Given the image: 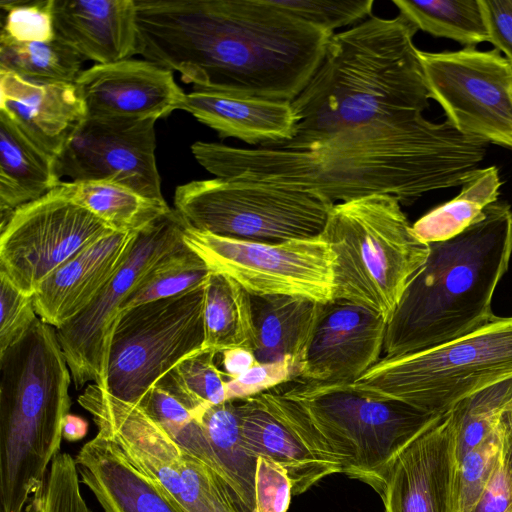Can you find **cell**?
Returning a JSON list of instances; mask_svg holds the SVG:
<instances>
[{
    "mask_svg": "<svg viewBox=\"0 0 512 512\" xmlns=\"http://www.w3.org/2000/svg\"><path fill=\"white\" fill-rule=\"evenodd\" d=\"M487 146L448 120L415 114L346 128L294 150L203 141L191 150L217 178L312 192L333 203L381 194L409 205L428 192L462 186Z\"/></svg>",
    "mask_w": 512,
    "mask_h": 512,
    "instance_id": "6da1fadb",
    "label": "cell"
},
{
    "mask_svg": "<svg viewBox=\"0 0 512 512\" xmlns=\"http://www.w3.org/2000/svg\"><path fill=\"white\" fill-rule=\"evenodd\" d=\"M138 55L193 90L292 102L320 65L329 33L271 0H135Z\"/></svg>",
    "mask_w": 512,
    "mask_h": 512,
    "instance_id": "7a4b0ae2",
    "label": "cell"
},
{
    "mask_svg": "<svg viewBox=\"0 0 512 512\" xmlns=\"http://www.w3.org/2000/svg\"><path fill=\"white\" fill-rule=\"evenodd\" d=\"M417 31L399 14L372 15L335 32L317 70L291 102L294 137L261 147L300 149L346 128L422 114L430 93L413 42Z\"/></svg>",
    "mask_w": 512,
    "mask_h": 512,
    "instance_id": "3957f363",
    "label": "cell"
},
{
    "mask_svg": "<svg viewBox=\"0 0 512 512\" xmlns=\"http://www.w3.org/2000/svg\"><path fill=\"white\" fill-rule=\"evenodd\" d=\"M428 244L425 263L387 322L384 357L441 345L495 317L493 294L512 255V210L495 202L459 235Z\"/></svg>",
    "mask_w": 512,
    "mask_h": 512,
    "instance_id": "277c9868",
    "label": "cell"
},
{
    "mask_svg": "<svg viewBox=\"0 0 512 512\" xmlns=\"http://www.w3.org/2000/svg\"><path fill=\"white\" fill-rule=\"evenodd\" d=\"M71 372L56 328L40 318L0 354V512H24L59 453Z\"/></svg>",
    "mask_w": 512,
    "mask_h": 512,
    "instance_id": "5b68a950",
    "label": "cell"
},
{
    "mask_svg": "<svg viewBox=\"0 0 512 512\" xmlns=\"http://www.w3.org/2000/svg\"><path fill=\"white\" fill-rule=\"evenodd\" d=\"M321 237L335 254L334 299L370 309L386 322L429 254V244L390 195L335 203Z\"/></svg>",
    "mask_w": 512,
    "mask_h": 512,
    "instance_id": "8992f818",
    "label": "cell"
},
{
    "mask_svg": "<svg viewBox=\"0 0 512 512\" xmlns=\"http://www.w3.org/2000/svg\"><path fill=\"white\" fill-rule=\"evenodd\" d=\"M512 378V316L428 349L383 357L352 386L442 415L462 399Z\"/></svg>",
    "mask_w": 512,
    "mask_h": 512,
    "instance_id": "52a82bcc",
    "label": "cell"
},
{
    "mask_svg": "<svg viewBox=\"0 0 512 512\" xmlns=\"http://www.w3.org/2000/svg\"><path fill=\"white\" fill-rule=\"evenodd\" d=\"M278 387L305 411L339 462L341 473L381 492L398 454L438 415L380 399L351 383L292 381Z\"/></svg>",
    "mask_w": 512,
    "mask_h": 512,
    "instance_id": "ba28073f",
    "label": "cell"
},
{
    "mask_svg": "<svg viewBox=\"0 0 512 512\" xmlns=\"http://www.w3.org/2000/svg\"><path fill=\"white\" fill-rule=\"evenodd\" d=\"M334 204L312 192L217 177L174 193V209L190 227L265 243L320 236Z\"/></svg>",
    "mask_w": 512,
    "mask_h": 512,
    "instance_id": "9c48e42d",
    "label": "cell"
},
{
    "mask_svg": "<svg viewBox=\"0 0 512 512\" xmlns=\"http://www.w3.org/2000/svg\"><path fill=\"white\" fill-rule=\"evenodd\" d=\"M205 286L118 314L109 347L107 392L136 405L162 376L202 350Z\"/></svg>",
    "mask_w": 512,
    "mask_h": 512,
    "instance_id": "30bf717a",
    "label": "cell"
},
{
    "mask_svg": "<svg viewBox=\"0 0 512 512\" xmlns=\"http://www.w3.org/2000/svg\"><path fill=\"white\" fill-rule=\"evenodd\" d=\"M183 240L211 271L228 276L249 295L334 300L336 259L321 235L265 243L223 237L187 224Z\"/></svg>",
    "mask_w": 512,
    "mask_h": 512,
    "instance_id": "8fae6325",
    "label": "cell"
},
{
    "mask_svg": "<svg viewBox=\"0 0 512 512\" xmlns=\"http://www.w3.org/2000/svg\"><path fill=\"white\" fill-rule=\"evenodd\" d=\"M78 402L91 414L98 434L113 441L184 512L227 494L235 496L218 474L189 455L137 405L122 401L93 383Z\"/></svg>",
    "mask_w": 512,
    "mask_h": 512,
    "instance_id": "7c38bea8",
    "label": "cell"
},
{
    "mask_svg": "<svg viewBox=\"0 0 512 512\" xmlns=\"http://www.w3.org/2000/svg\"><path fill=\"white\" fill-rule=\"evenodd\" d=\"M186 226L171 209L139 231L123 264L90 304L56 329L76 389L90 382L106 387L111 335L121 305L154 265L184 241Z\"/></svg>",
    "mask_w": 512,
    "mask_h": 512,
    "instance_id": "4fadbf2b",
    "label": "cell"
},
{
    "mask_svg": "<svg viewBox=\"0 0 512 512\" xmlns=\"http://www.w3.org/2000/svg\"><path fill=\"white\" fill-rule=\"evenodd\" d=\"M430 98L462 134L512 149V64L497 49L419 50Z\"/></svg>",
    "mask_w": 512,
    "mask_h": 512,
    "instance_id": "5bb4252c",
    "label": "cell"
},
{
    "mask_svg": "<svg viewBox=\"0 0 512 512\" xmlns=\"http://www.w3.org/2000/svg\"><path fill=\"white\" fill-rule=\"evenodd\" d=\"M112 232L88 210L48 193L1 223L0 274L33 295L67 260Z\"/></svg>",
    "mask_w": 512,
    "mask_h": 512,
    "instance_id": "9a60e30c",
    "label": "cell"
},
{
    "mask_svg": "<svg viewBox=\"0 0 512 512\" xmlns=\"http://www.w3.org/2000/svg\"><path fill=\"white\" fill-rule=\"evenodd\" d=\"M156 121L87 117L55 158L57 176L110 181L166 202L155 158Z\"/></svg>",
    "mask_w": 512,
    "mask_h": 512,
    "instance_id": "2e32d148",
    "label": "cell"
},
{
    "mask_svg": "<svg viewBox=\"0 0 512 512\" xmlns=\"http://www.w3.org/2000/svg\"><path fill=\"white\" fill-rule=\"evenodd\" d=\"M457 428L438 415L394 459L379 493L385 512H457Z\"/></svg>",
    "mask_w": 512,
    "mask_h": 512,
    "instance_id": "e0dca14e",
    "label": "cell"
},
{
    "mask_svg": "<svg viewBox=\"0 0 512 512\" xmlns=\"http://www.w3.org/2000/svg\"><path fill=\"white\" fill-rule=\"evenodd\" d=\"M386 325L380 315L350 301L324 303L299 380L353 383L381 359Z\"/></svg>",
    "mask_w": 512,
    "mask_h": 512,
    "instance_id": "ac0fdd59",
    "label": "cell"
},
{
    "mask_svg": "<svg viewBox=\"0 0 512 512\" xmlns=\"http://www.w3.org/2000/svg\"><path fill=\"white\" fill-rule=\"evenodd\" d=\"M75 85L88 118L158 120L180 110L186 94L171 70L146 59L95 64Z\"/></svg>",
    "mask_w": 512,
    "mask_h": 512,
    "instance_id": "d6986e66",
    "label": "cell"
},
{
    "mask_svg": "<svg viewBox=\"0 0 512 512\" xmlns=\"http://www.w3.org/2000/svg\"><path fill=\"white\" fill-rule=\"evenodd\" d=\"M0 112L54 159L87 118L75 83H37L0 70Z\"/></svg>",
    "mask_w": 512,
    "mask_h": 512,
    "instance_id": "ffe728a7",
    "label": "cell"
},
{
    "mask_svg": "<svg viewBox=\"0 0 512 512\" xmlns=\"http://www.w3.org/2000/svg\"><path fill=\"white\" fill-rule=\"evenodd\" d=\"M138 232H112L51 273L35 290L38 317L56 329L84 310L128 256Z\"/></svg>",
    "mask_w": 512,
    "mask_h": 512,
    "instance_id": "44dd1931",
    "label": "cell"
},
{
    "mask_svg": "<svg viewBox=\"0 0 512 512\" xmlns=\"http://www.w3.org/2000/svg\"><path fill=\"white\" fill-rule=\"evenodd\" d=\"M55 35L84 60L109 64L138 54L135 0H53Z\"/></svg>",
    "mask_w": 512,
    "mask_h": 512,
    "instance_id": "7402d4cb",
    "label": "cell"
},
{
    "mask_svg": "<svg viewBox=\"0 0 512 512\" xmlns=\"http://www.w3.org/2000/svg\"><path fill=\"white\" fill-rule=\"evenodd\" d=\"M75 462L80 481L93 492L104 512H184L113 441L98 433L82 446Z\"/></svg>",
    "mask_w": 512,
    "mask_h": 512,
    "instance_id": "603a6c76",
    "label": "cell"
},
{
    "mask_svg": "<svg viewBox=\"0 0 512 512\" xmlns=\"http://www.w3.org/2000/svg\"><path fill=\"white\" fill-rule=\"evenodd\" d=\"M221 138L261 146L291 140L296 118L289 101L215 91L186 93L180 106Z\"/></svg>",
    "mask_w": 512,
    "mask_h": 512,
    "instance_id": "cb8c5ba5",
    "label": "cell"
},
{
    "mask_svg": "<svg viewBox=\"0 0 512 512\" xmlns=\"http://www.w3.org/2000/svg\"><path fill=\"white\" fill-rule=\"evenodd\" d=\"M241 435L257 458L266 457L287 473L293 495H300L322 478L340 470L317 456L286 423L254 398L237 400Z\"/></svg>",
    "mask_w": 512,
    "mask_h": 512,
    "instance_id": "d4e9b609",
    "label": "cell"
},
{
    "mask_svg": "<svg viewBox=\"0 0 512 512\" xmlns=\"http://www.w3.org/2000/svg\"><path fill=\"white\" fill-rule=\"evenodd\" d=\"M258 362L292 357L301 364L324 303L286 295H250Z\"/></svg>",
    "mask_w": 512,
    "mask_h": 512,
    "instance_id": "484cf974",
    "label": "cell"
},
{
    "mask_svg": "<svg viewBox=\"0 0 512 512\" xmlns=\"http://www.w3.org/2000/svg\"><path fill=\"white\" fill-rule=\"evenodd\" d=\"M60 182L55 159L32 143L0 112L1 223L19 207L47 195Z\"/></svg>",
    "mask_w": 512,
    "mask_h": 512,
    "instance_id": "4316f807",
    "label": "cell"
},
{
    "mask_svg": "<svg viewBox=\"0 0 512 512\" xmlns=\"http://www.w3.org/2000/svg\"><path fill=\"white\" fill-rule=\"evenodd\" d=\"M49 193L83 207L115 232H139L171 210L166 202L103 180L61 181Z\"/></svg>",
    "mask_w": 512,
    "mask_h": 512,
    "instance_id": "83f0119b",
    "label": "cell"
},
{
    "mask_svg": "<svg viewBox=\"0 0 512 512\" xmlns=\"http://www.w3.org/2000/svg\"><path fill=\"white\" fill-rule=\"evenodd\" d=\"M198 419L205 430L224 480L244 512H254L258 458L243 441L236 401L208 406Z\"/></svg>",
    "mask_w": 512,
    "mask_h": 512,
    "instance_id": "f1b7e54d",
    "label": "cell"
},
{
    "mask_svg": "<svg viewBox=\"0 0 512 512\" xmlns=\"http://www.w3.org/2000/svg\"><path fill=\"white\" fill-rule=\"evenodd\" d=\"M203 317L202 350L216 354L237 347L254 350L250 295L228 276L211 272L205 286Z\"/></svg>",
    "mask_w": 512,
    "mask_h": 512,
    "instance_id": "f546056e",
    "label": "cell"
},
{
    "mask_svg": "<svg viewBox=\"0 0 512 512\" xmlns=\"http://www.w3.org/2000/svg\"><path fill=\"white\" fill-rule=\"evenodd\" d=\"M501 184L496 167L475 170L463 183L458 196L412 225L415 234L426 243L459 235L484 217L486 207L497 201Z\"/></svg>",
    "mask_w": 512,
    "mask_h": 512,
    "instance_id": "4dcf8cb0",
    "label": "cell"
},
{
    "mask_svg": "<svg viewBox=\"0 0 512 512\" xmlns=\"http://www.w3.org/2000/svg\"><path fill=\"white\" fill-rule=\"evenodd\" d=\"M399 14L418 30L445 37L467 47L489 42L479 0H393Z\"/></svg>",
    "mask_w": 512,
    "mask_h": 512,
    "instance_id": "1f68e13d",
    "label": "cell"
},
{
    "mask_svg": "<svg viewBox=\"0 0 512 512\" xmlns=\"http://www.w3.org/2000/svg\"><path fill=\"white\" fill-rule=\"evenodd\" d=\"M85 60L55 36L46 42L17 43L0 37V70L37 83H75Z\"/></svg>",
    "mask_w": 512,
    "mask_h": 512,
    "instance_id": "d6a6232c",
    "label": "cell"
},
{
    "mask_svg": "<svg viewBox=\"0 0 512 512\" xmlns=\"http://www.w3.org/2000/svg\"><path fill=\"white\" fill-rule=\"evenodd\" d=\"M211 272L205 261L183 241L154 265L123 302L120 312L204 286Z\"/></svg>",
    "mask_w": 512,
    "mask_h": 512,
    "instance_id": "836d02e7",
    "label": "cell"
},
{
    "mask_svg": "<svg viewBox=\"0 0 512 512\" xmlns=\"http://www.w3.org/2000/svg\"><path fill=\"white\" fill-rule=\"evenodd\" d=\"M512 407V378L459 401L451 410L457 428V459L493 433Z\"/></svg>",
    "mask_w": 512,
    "mask_h": 512,
    "instance_id": "e575fe53",
    "label": "cell"
},
{
    "mask_svg": "<svg viewBox=\"0 0 512 512\" xmlns=\"http://www.w3.org/2000/svg\"><path fill=\"white\" fill-rule=\"evenodd\" d=\"M24 512H91L81 494L77 465L71 455L59 452L54 457L43 487Z\"/></svg>",
    "mask_w": 512,
    "mask_h": 512,
    "instance_id": "d590c367",
    "label": "cell"
},
{
    "mask_svg": "<svg viewBox=\"0 0 512 512\" xmlns=\"http://www.w3.org/2000/svg\"><path fill=\"white\" fill-rule=\"evenodd\" d=\"M499 462L498 425L486 439L458 459L455 478L457 512H469L489 484Z\"/></svg>",
    "mask_w": 512,
    "mask_h": 512,
    "instance_id": "8d00e7d4",
    "label": "cell"
},
{
    "mask_svg": "<svg viewBox=\"0 0 512 512\" xmlns=\"http://www.w3.org/2000/svg\"><path fill=\"white\" fill-rule=\"evenodd\" d=\"M274 5L296 18L329 33L352 27L370 16L373 0H271Z\"/></svg>",
    "mask_w": 512,
    "mask_h": 512,
    "instance_id": "74e56055",
    "label": "cell"
},
{
    "mask_svg": "<svg viewBox=\"0 0 512 512\" xmlns=\"http://www.w3.org/2000/svg\"><path fill=\"white\" fill-rule=\"evenodd\" d=\"M217 354L201 350L180 361L170 371L184 391L201 407L227 401L226 380L215 364Z\"/></svg>",
    "mask_w": 512,
    "mask_h": 512,
    "instance_id": "f35d334b",
    "label": "cell"
},
{
    "mask_svg": "<svg viewBox=\"0 0 512 512\" xmlns=\"http://www.w3.org/2000/svg\"><path fill=\"white\" fill-rule=\"evenodd\" d=\"M53 0L2 1L6 10L1 37L17 43L46 42L55 38Z\"/></svg>",
    "mask_w": 512,
    "mask_h": 512,
    "instance_id": "ab89813d",
    "label": "cell"
},
{
    "mask_svg": "<svg viewBox=\"0 0 512 512\" xmlns=\"http://www.w3.org/2000/svg\"><path fill=\"white\" fill-rule=\"evenodd\" d=\"M302 364L292 357L273 362H256L251 368L226 380L227 401L245 400L299 380Z\"/></svg>",
    "mask_w": 512,
    "mask_h": 512,
    "instance_id": "60d3db41",
    "label": "cell"
},
{
    "mask_svg": "<svg viewBox=\"0 0 512 512\" xmlns=\"http://www.w3.org/2000/svg\"><path fill=\"white\" fill-rule=\"evenodd\" d=\"M0 354L19 342L39 318L32 295L0 274Z\"/></svg>",
    "mask_w": 512,
    "mask_h": 512,
    "instance_id": "b9f144b4",
    "label": "cell"
},
{
    "mask_svg": "<svg viewBox=\"0 0 512 512\" xmlns=\"http://www.w3.org/2000/svg\"><path fill=\"white\" fill-rule=\"evenodd\" d=\"M292 495V484L286 471L272 460L258 457L254 512H287Z\"/></svg>",
    "mask_w": 512,
    "mask_h": 512,
    "instance_id": "7bdbcfd3",
    "label": "cell"
},
{
    "mask_svg": "<svg viewBox=\"0 0 512 512\" xmlns=\"http://www.w3.org/2000/svg\"><path fill=\"white\" fill-rule=\"evenodd\" d=\"M489 42L512 64V0H479Z\"/></svg>",
    "mask_w": 512,
    "mask_h": 512,
    "instance_id": "ee69618b",
    "label": "cell"
},
{
    "mask_svg": "<svg viewBox=\"0 0 512 512\" xmlns=\"http://www.w3.org/2000/svg\"><path fill=\"white\" fill-rule=\"evenodd\" d=\"M469 512H512V478L500 462L489 484Z\"/></svg>",
    "mask_w": 512,
    "mask_h": 512,
    "instance_id": "f6af8a7d",
    "label": "cell"
},
{
    "mask_svg": "<svg viewBox=\"0 0 512 512\" xmlns=\"http://www.w3.org/2000/svg\"><path fill=\"white\" fill-rule=\"evenodd\" d=\"M221 354L223 372L227 378L241 375L257 362L253 351L244 347L227 349Z\"/></svg>",
    "mask_w": 512,
    "mask_h": 512,
    "instance_id": "bcb514c9",
    "label": "cell"
},
{
    "mask_svg": "<svg viewBox=\"0 0 512 512\" xmlns=\"http://www.w3.org/2000/svg\"><path fill=\"white\" fill-rule=\"evenodd\" d=\"M500 465L505 474L512 478V421L507 413L499 424Z\"/></svg>",
    "mask_w": 512,
    "mask_h": 512,
    "instance_id": "7dc6e473",
    "label": "cell"
},
{
    "mask_svg": "<svg viewBox=\"0 0 512 512\" xmlns=\"http://www.w3.org/2000/svg\"><path fill=\"white\" fill-rule=\"evenodd\" d=\"M88 432V422L77 415L68 413L63 421L62 436L67 441L83 439Z\"/></svg>",
    "mask_w": 512,
    "mask_h": 512,
    "instance_id": "c3c4849f",
    "label": "cell"
},
{
    "mask_svg": "<svg viewBox=\"0 0 512 512\" xmlns=\"http://www.w3.org/2000/svg\"><path fill=\"white\" fill-rule=\"evenodd\" d=\"M192 512H244L242 506L233 495H224L206 502Z\"/></svg>",
    "mask_w": 512,
    "mask_h": 512,
    "instance_id": "681fc988",
    "label": "cell"
},
{
    "mask_svg": "<svg viewBox=\"0 0 512 512\" xmlns=\"http://www.w3.org/2000/svg\"><path fill=\"white\" fill-rule=\"evenodd\" d=\"M507 416H508V418L512 421V407H511V409L507 412Z\"/></svg>",
    "mask_w": 512,
    "mask_h": 512,
    "instance_id": "f907efd6",
    "label": "cell"
}]
</instances>
